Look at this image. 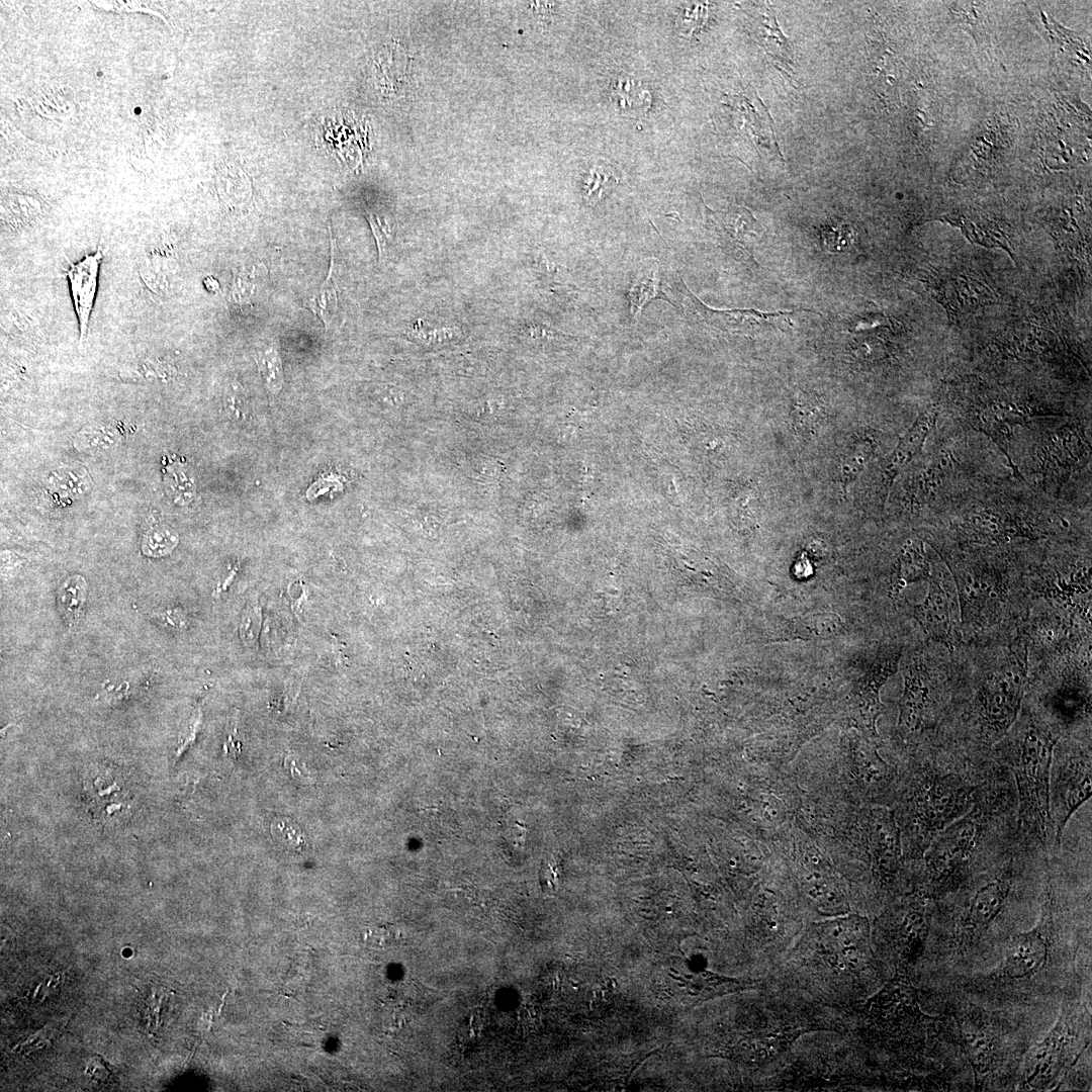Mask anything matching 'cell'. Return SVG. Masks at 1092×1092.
Segmentation results:
<instances>
[{
  "mask_svg": "<svg viewBox=\"0 0 1092 1092\" xmlns=\"http://www.w3.org/2000/svg\"><path fill=\"white\" fill-rule=\"evenodd\" d=\"M407 336L422 345H438L454 340L459 336V332L454 328H426L419 320L408 331Z\"/></svg>",
  "mask_w": 1092,
  "mask_h": 1092,
  "instance_id": "cell-27",
  "label": "cell"
},
{
  "mask_svg": "<svg viewBox=\"0 0 1092 1092\" xmlns=\"http://www.w3.org/2000/svg\"><path fill=\"white\" fill-rule=\"evenodd\" d=\"M203 284H204L206 290L209 291V292H215L219 288V283H218L217 279L212 277V276L206 277L203 280Z\"/></svg>",
  "mask_w": 1092,
  "mask_h": 1092,
  "instance_id": "cell-36",
  "label": "cell"
},
{
  "mask_svg": "<svg viewBox=\"0 0 1092 1092\" xmlns=\"http://www.w3.org/2000/svg\"><path fill=\"white\" fill-rule=\"evenodd\" d=\"M334 267V245L331 244V265L328 276L303 299V305L321 318L327 331L337 314L339 304L337 286L333 277Z\"/></svg>",
  "mask_w": 1092,
  "mask_h": 1092,
  "instance_id": "cell-22",
  "label": "cell"
},
{
  "mask_svg": "<svg viewBox=\"0 0 1092 1092\" xmlns=\"http://www.w3.org/2000/svg\"><path fill=\"white\" fill-rule=\"evenodd\" d=\"M365 217L377 245L378 260L382 263L395 239V220L387 212L371 207L365 209Z\"/></svg>",
  "mask_w": 1092,
  "mask_h": 1092,
  "instance_id": "cell-25",
  "label": "cell"
},
{
  "mask_svg": "<svg viewBox=\"0 0 1092 1092\" xmlns=\"http://www.w3.org/2000/svg\"><path fill=\"white\" fill-rule=\"evenodd\" d=\"M256 364L267 390L273 394L281 391L284 377L281 358L274 345L256 351Z\"/></svg>",
  "mask_w": 1092,
  "mask_h": 1092,
  "instance_id": "cell-24",
  "label": "cell"
},
{
  "mask_svg": "<svg viewBox=\"0 0 1092 1092\" xmlns=\"http://www.w3.org/2000/svg\"><path fill=\"white\" fill-rule=\"evenodd\" d=\"M86 581L81 575L68 578L59 588L58 605L69 625L78 622L86 601Z\"/></svg>",
  "mask_w": 1092,
  "mask_h": 1092,
  "instance_id": "cell-23",
  "label": "cell"
},
{
  "mask_svg": "<svg viewBox=\"0 0 1092 1092\" xmlns=\"http://www.w3.org/2000/svg\"><path fill=\"white\" fill-rule=\"evenodd\" d=\"M103 259L101 249L85 255L67 270L70 294L78 322L79 339L86 340L98 289L99 271Z\"/></svg>",
  "mask_w": 1092,
  "mask_h": 1092,
  "instance_id": "cell-13",
  "label": "cell"
},
{
  "mask_svg": "<svg viewBox=\"0 0 1092 1092\" xmlns=\"http://www.w3.org/2000/svg\"><path fill=\"white\" fill-rule=\"evenodd\" d=\"M871 844L877 864L882 871L895 869L900 856L899 831L891 812L875 810L871 817Z\"/></svg>",
  "mask_w": 1092,
  "mask_h": 1092,
  "instance_id": "cell-15",
  "label": "cell"
},
{
  "mask_svg": "<svg viewBox=\"0 0 1092 1092\" xmlns=\"http://www.w3.org/2000/svg\"><path fill=\"white\" fill-rule=\"evenodd\" d=\"M1076 1037L1072 1013L1064 1010L1054 1027L1026 1058L1024 1081L1030 1089L1046 1090L1056 1085L1069 1065Z\"/></svg>",
  "mask_w": 1092,
  "mask_h": 1092,
  "instance_id": "cell-7",
  "label": "cell"
},
{
  "mask_svg": "<svg viewBox=\"0 0 1092 1092\" xmlns=\"http://www.w3.org/2000/svg\"><path fill=\"white\" fill-rule=\"evenodd\" d=\"M869 1010L879 1023L892 1026L933 1028L935 1018L922 1013L917 990L902 975H898L869 1002Z\"/></svg>",
  "mask_w": 1092,
  "mask_h": 1092,
  "instance_id": "cell-12",
  "label": "cell"
},
{
  "mask_svg": "<svg viewBox=\"0 0 1092 1092\" xmlns=\"http://www.w3.org/2000/svg\"><path fill=\"white\" fill-rule=\"evenodd\" d=\"M403 939L402 933L397 927L390 923H384L376 925L367 929L364 934V941L371 947L387 948L400 943Z\"/></svg>",
  "mask_w": 1092,
  "mask_h": 1092,
  "instance_id": "cell-28",
  "label": "cell"
},
{
  "mask_svg": "<svg viewBox=\"0 0 1092 1092\" xmlns=\"http://www.w3.org/2000/svg\"><path fill=\"white\" fill-rule=\"evenodd\" d=\"M84 1072L90 1080L100 1085H109L115 1082L119 1073L117 1067L112 1066L99 1055L89 1058Z\"/></svg>",
  "mask_w": 1092,
  "mask_h": 1092,
  "instance_id": "cell-29",
  "label": "cell"
},
{
  "mask_svg": "<svg viewBox=\"0 0 1092 1092\" xmlns=\"http://www.w3.org/2000/svg\"><path fill=\"white\" fill-rule=\"evenodd\" d=\"M261 627L260 607L254 603L247 606L243 615L240 631L241 637L247 646L254 644L258 638Z\"/></svg>",
  "mask_w": 1092,
  "mask_h": 1092,
  "instance_id": "cell-32",
  "label": "cell"
},
{
  "mask_svg": "<svg viewBox=\"0 0 1092 1092\" xmlns=\"http://www.w3.org/2000/svg\"><path fill=\"white\" fill-rule=\"evenodd\" d=\"M1051 907L1046 901L1040 922L1011 938L1001 968L1006 979L1027 980L1045 968L1051 947Z\"/></svg>",
  "mask_w": 1092,
  "mask_h": 1092,
  "instance_id": "cell-8",
  "label": "cell"
},
{
  "mask_svg": "<svg viewBox=\"0 0 1092 1092\" xmlns=\"http://www.w3.org/2000/svg\"><path fill=\"white\" fill-rule=\"evenodd\" d=\"M1007 662L989 674L976 696L983 734L997 740L1008 734L1021 708L1027 676L1026 647L1016 642Z\"/></svg>",
  "mask_w": 1092,
  "mask_h": 1092,
  "instance_id": "cell-4",
  "label": "cell"
},
{
  "mask_svg": "<svg viewBox=\"0 0 1092 1092\" xmlns=\"http://www.w3.org/2000/svg\"><path fill=\"white\" fill-rule=\"evenodd\" d=\"M675 294L688 318L706 328L743 337H755L763 331H787L791 316L803 309L764 312L756 309H715L705 305L682 281L675 283Z\"/></svg>",
  "mask_w": 1092,
  "mask_h": 1092,
  "instance_id": "cell-6",
  "label": "cell"
},
{
  "mask_svg": "<svg viewBox=\"0 0 1092 1092\" xmlns=\"http://www.w3.org/2000/svg\"><path fill=\"white\" fill-rule=\"evenodd\" d=\"M936 416L937 412L935 408L925 412L916 420L912 428L901 439L886 466V487L890 486L898 471L919 452L927 435L935 424Z\"/></svg>",
  "mask_w": 1092,
  "mask_h": 1092,
  "instance_id": "cell-19",
  "label": "cell"
},
{
  "mask_svg": "<svg viewBox=\"0 0 1092 1092\" xmlns=\"http://www.w3.org/2000/svg\"><path fill=\"white\" fill-rule=\"evenodd\" d=\"M256 285L244 274L234 272L233 280L228 293V300L235 304L248 303L255 295Z\"/></svg>",
  "mask_w": 1092,
  "mask_h": 1092,
  "instance_id": "cell-31",
  "label": "cell"
},
{
  "mask_svg": "<svg viewBox=\"0 0 1092 1092\" xmlns=\"http://www.w3.org/2000/svg\"><path fill=\"white\" fill-rule=\"evenodd\" d=\"M608 174V170L602 167H597L592 171L586 183V199L589 203L597 201L602 192H604L606 182L608 183L612 177Z\"/></svg>",
  "mask_w": 1092,
  "mask_h": 1092,
  "instance_id": "cell-33",
  "label": "cell"
},
{
  "mask_svg": "<svg viewBox=\"0 0 1092 1092\" xmlns=\"http://www.w3.org/2000/svg\"><path fill=\"white\" fill-rule=\"evenodd\" d=\"M707 210L709 224L722 249L737 261L756 267L754 249L761 242L764 231L752 213L740 206L722 211Z\"/></svg>",
  "mask_w": 1092,
  "mask_h": 1092,
  "instance_id": "cell-11",
  "label": "cell"
},
{
  "mask_svg": "<svg viewBox=\"0 0 1092 1092\" xmlns=\"http://www.w3.org/2000/svg\"><path fill=\"white\" fill-rule=\"evenodd\" d=\"M929 703L925 681L913 671L905 674V688L900 702V725L909 732L918 731L924 723Z\"/></svg>",
  "mask_w": 1092,
  "mask_h": 1092,
  "instance_id": "cell-20",
  "label": "cell"
},
{
  "mask_svg": "<svg viewBox=\"0 0 1092 1092\" xmlns=\"http://www.w3.org/2000/svg\"><path fill=\"white\" fill-rule=\"evenodd\" d=\"M963 1050L973 1068L977 1086L995 1068L998 1052V1033L991 1015L971 1005L957 1015Z\"/></svg>",
  "mask_w": 1092,
  "mask_h": 1092,
  "instance_id": "cell-9",
  "label": "cell"
},
{
  "mask_svg": "<svg viewBox=\"0 0 1092 1092\" xmlns=\"http://www.w3.org/2000/svg\"><path fill=\"white\" fill-rule=\"evenodd\" d=\"M950 592L934 577L929 578L925 600L914 606L913 616L924 633L933 641L951 647L954 639Z\"/></svg>",
  "mask_w": 1092,
  "mask_h": 1092,
  "instance_id": "cell-14",
  "label": "cell"
},
{
  "mask_svg": "<svg viewBox=\"0 0 1092 1092\" xmlns=\"http://www.w3.org/2000/svg\"><path fill=\"white\" fill-rule=\"evenodd\" d=\"M1091 790L1090 751L1074 750L1058 754L1054 752L1049 790L1054 845L1061 844L1067 823L1073 814L1090 799Z\"/></svg>",
  "mask_w": 1092,
  "mask_h": 1092,
  "instance_id": "cell-5",
  "label": "cell"
},
{
  "mask_svg": "<svg viewBox=\"0 0 1092 1092\" xmlns=\"http://www.w3.org/2000/svg\"><path fill=\"white\" fill-rule=\"evenodd\" d=\"M134 111H135V113H140V112H141V108L136 107Z\"/></svg>",
  "mask_w": 1092,
  "mask_h": 1092,
  "instance_id": "cell-37",
  "label": "cell"
},
{
  "mask_svg": "<svg viewBox=\"0 0 1092 1092\" xmlns=\"http://www.w3.org/2000/svg\"><path fill=\"white\" fill-rule=\"evenodd\" d=\"M141 280L154 296L168 293L174 274V257L169 247H151L139 266Z\"/></svg>",
  "mask_w": 1092,
  "mask_h": 1092,
  "instance_id": "cell-18",
  "label": "cell"
},
{
  "mask_svg": "<svg viewBox=\"0 0 1092 1092\" xmlns=\"http://www.w3.org/2000/svg\"><path fill=\"white\" fill-rule=\"evenodd\" d=\"M924 900L910 905L899 926L901 956L907 962L916 961L923 952L929 931L930 914Z\"/></svg>",
  "mask_w": 1092,
  "mask_h": 1092,
  "instance_id": "cell-16",
  "label": "cell"
},
{
  "mask_svg": "<svg viewBox=\"0 0 1092 1092\" xmlns=\"http://www.w3.org/2000/svg\"><path fill=\"white\" fill-rule=\"evenodd\" d=\"M177 544V537L167 529L156 527L148 531L145 538L144 551L149 555H162L168 553Z\"/></svg>",
  "mask_w": 1092,
  "mask_h": 1092,
  "instance_id": "cell-30",
  "label": "cell"
},
{
  "mask_svg": "<svg viewBox=\"0 0 1092 1092\" xmlns=\"http://www.w3.org/2000/svg\"><path fill=\"white\" fill-rule=\"evenodd\" d=\"M56 1031L57 1030L54 1026H46L31 1036H29L23 1042L18 1043L16 1048L19 1051L25 1053H30L32 1051L41 1049L51 1042V1039L54 1038Z\"/></svg>",
  "mask_w": 1092,
  "mask_h": 1092,
  "instance_id": "cell-34",
  "label": "cell"
},
{
  "mask_svg": "<svg viewBox=\"0 0 1092 1092\" xmlns=\"http://www.w3.org/2000/svg\"><path fill=\"white\" fill-rule=\"evenodd\" d=\"M964 619L974 618L996 598L992 580L976 571H952Z\"/></svg>",
  "mask_w": 1092,
  "mask_h": 1092,
  "instance_id": "cell-17",
  "label": "cell"
},
{
  "mask_svg": "<svg viewBox=\"0 0 1092 1092\" xmlns=\"http://www.w3.org/2000/svg\"><path fill=\"white\" fill-rule=\"evenodd\" d=\"M983 804L978 801L961 818L941 830L925 850L929 895L956 888L967 875L980 844L984 826Z\"/></svg>",
  "mask_w": 1092,
  "mask_h": 1092,
  "instance_id": "cell-3",
  "label": "cell"
},
{
  "mask_svg": "<svg viewBox=\"0 0 1092 1092\" xmlns=\"http://www.w3.org/2000/svg\"><path fill=\"white\" fill-rule=\"evenodd\" d=\"M1057 744L1056 736L1044 726L1028 720L1013 734L1006 751L1018 794V815L1023 830L1045 842L1054 829L1050 815V775Z\"/></svg>",
  "mask_w": 1092,
  "mask_h": 1092,
  "instance_id": "cell-1",
  "label": "cell"
},
{
  "mask_svg": "<svg viewBox=\"0 0 1092 1092\" xmlns=\"http://www.w3.org/2000/svg\"><path fill=\"white\" fill-rule=\"evenodd\" d=\"M245 405H246V401H245L244 395L242 393H240V388L235 387L233 385L230 386V388H229V390H228V392L225 394V407H226V411L233 417H240L242 415V412H244Z\"/></svg>",
  "mask_w": 1092,
  "mask_h": 1092,
  "instance_id": "cell-35",
  "label": "cell"
},
{
  "mask_svg": "<svg viewBox=\"0 0 1092 1092\" xmlns=\"http://www.w3.org/2000/svg\"><path fill=\"white\" fill-rule=\"evenodd\" d=\"M1011 889V875L1004 872L981 886L964 910L956 931L958 947L973 945L999 915Z\"/></svg>",
  "mask_w": 1092,
  "mask_h": 1092,
  "instance_id": "cell-10",
  "label": "cell"
},
{
  "mask_svg": "<svg viewBox=\"0 0 1092 1092\" xmlns=\"http://www.w3.org/2000/svg\"><path fill=\"white\" fill-rule=\"evenodd\" d=\"M271 834L276 841L290 850L302 851L306 840L298 825L289 818L276 819L271 824Z\"/></svg>",
  "mask_w": 1092,
  "mask_h": 1092,
  "instance_id": "cell-26",
  "label": "cell"
},
{
  "mask_svg": "<svg viewBox=\"0 0 1092 1092\" xmlns=\"http://www.w3.org/2000/svg\"><path fill=\"white\" fill-rule=\"evenodd\" d=\"M979 800L977 788L953 772H932L916 786L911 799L910 826L916 853L968 813Z\"/></svg>",
  "mask_w": 1092,
  "mask_h": 1092,
  "instance_id": "cell-2",
  "label": "cell"
},
{
  "mask_svg": "<svg viewBox=\"0 0 1092 1092\" xmlns=\"http://www.w3.org/2000/svg\"><path fill=\"white\" fill-rule=\"evenodd\" d=\"M656 260L640 270L633 279L628 293L630 313L638 322L643 308L650 301L661 298L669 302L662 288Z\"/></svg>",
  "mask_w": 1092,
  "mask_h": 1092,
  "instance_id": "cell-21",
  "label": "cell"
}]
</instances>
